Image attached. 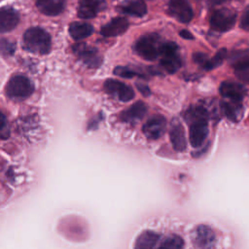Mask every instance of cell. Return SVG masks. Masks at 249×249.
<instances>
[{"mask_svg": "<svg viewBox=\"0 0 249 249\" xmlns=\"http://www.w3.org/2000/svg\"><path fill=\"white\" fill-rule=\"evenodd\" d=\"M179 34H180V36H181L182 38H184V39H188V40H193V39H194L193 34H192L190 31H188V30L183 29V30L180 31Z\"/></svg>", "mask_w": 249, "mask_h": 249, "instance_id": "1f68e13d", "label": "cell"}, {"mask_svg": "<svg viewBox=\"0 0 249 249\" xmlns=\"http://www.w3.org/2000/svg\"><path fill=\"white\" fill-rule=\"evenodd\" d=\"M160 240V235L152 231H145L137 237L135 249H156Z\"/></svg>", "mask_w": 249, "mask_h": 249, "instance_id": "d6986e66", "label": "cell"}, {"mask_svg": "<svg viewBox=\"0 0 249 249\" xmlns=\"http://www.w3.org/2000/svg\"><path fill=\"white\" fill-rule=\"evenodd\" d=\"M129 23L126 18H115L111 21H109L106 25H104L100 33L105 37H112V36H118L125 32V30L128 28Z\"/></svg>", "mask_w": 249, "mask_h": 249, "instance_id": "9a60e30c", "label": "cell"}, {"mask_svg": "<svg viewBox=\"0 0 249 249\" xmlns=\"http://www.w3.org/2000/svg\"><path fill=\"white\" fill-rule=\"evenodd\" d=\"M73 51L81 60L90 68H96L101 64V57L98 54L97 50L85 43L74 45Z\"/></svg>", "mask_w": 249, "mask_h": 249, "instance_id": "30bf717a", "label": "cell"}, {"mask_svg": "<svg viewBox=\"0 0 249 249\" xmlns=\"http://www.w3.org/2000/svg\"><path fill=\"white\" fill-rule=\"evenodd\" d=\"M193 59L196 63L199 64L201 67H204V65L206 64L207 60L209 59L208 56L205 54V53H194L193 55Z\"/></svg>", "mask_w": 249, "mask_h": 249, "instance_id": "4dcf8cb0", "label": "cell"}, {"mask_svg": "<svg viewBox=\"0 0 249 249\" xmlns=\"http://www.w3.org/2000/svg\"><path fill=\"white\" fill-rule=\"evenodd\" d=\"M166 129V120L161 115L151 117L143 125V133L149 139H159Z\"/></svg>", "mask_w": 249, "mask_h": 249, "instance_id": "8fae6325", "label": "cell"}, {"mask_svg": "<svg viewBox=\"0 0 249 249\" xmlns=\"http://www.w3.org/2000/svg\"><path fill=\"white\" fill-rule=\"evenodd\" d=\"M104 89L107 93L116 96L119 100L123 102H127L134 97L133 89L129 86L117 80H107L104 83Z\"/></svg>", "mask_w": 249, "mask_h": 249, "instance_id": "9c48e42d", "label": "cell"}, {"mask_svg": "<svg viewBox=\"0 0 249 249\" xmlns=\"http://www.w3.org/2000/svg\"><path fill=\"white\" fill-rule=\"evenodd\" d=\"M222 110L228 119L231 121H236L241 113V105L240 102L237 101H223Z\"/></svg>", "mask_w": 249, "mask_h": 249, "instance_id": "603a6c76", "label": "cell"}, {"mask_svg": "<svg viewBox=\"0 0 249 249\" xmlns=\"http://www.w3.org/2000/svg\"><path fill=\"white\" fill-rule=\"evenodd\" d=\"M227 1H230V0H208L207 3L209 6H217V5H220V4H223Z\"/></svg>", "mask_w": 249, "mask_h": 249, "instance_id": "836d02e7", "label": "cell"}, {"mask_svg": "<svg viewBox=\"0 0 249 249\" xmlns=\"http://www.w3.org/2000/svg\"><path fill=\"white\" fill-rule=\"evenodd\" d=\"M172 147L177 152H184L187 148V138L184 126L181 124H172L169 131Z\"/></svg>", "mask_w": 249, "mask_h": 249, "instance_id": "2e32d148", "label": "cell"}, {"mask_svg": "<svg viewBox=\"0 0 249 249\" xmlns=\"http://www.w3.org/2000/svg\"><path fill=\"white\" fill-rule=\"evenodd\" d=\"M11 130L6 116L0 112V138L7 139L10 136Z\"/></svg>", "mask_w": 249, "mask_h": 249, "instance_id": "4316f807", "label": "cell"}, {"mask_svg": "<svg viewBox=\"0 0 249 249\" xmlns=\"http://www.w3.org/2000/svg\"><path fill=\"white\" fill-rule=\"evenodd\" d=\"M105 8V0H81L78 7V16L81 18H92Z\"/></svg>", "mask_w": 249, "mask_h": 249, "instance_id": "7c38bea8", "label": "cell"}, {"mask_svg": "<svg viewBox=\"0 0 249 249\" xmlns=\"http://www.w3.org/2000/svg\"><path fill=\"white\" fill-rule=\"evenodd\" d=\"M168 13L178 21L188 23L194 17V12L187 0H169Z\"/></svg>", "mask_w": 249, "mask_h": 249, "instance_id": "ba28073f", "label": "cell"}, {"mask_svg": "<svg viewBox=\"0 0 249 249\" xmlns=\"http://www.w3.org/2000/svg\"><path fill=\"white\" fill-rule=\"evenodd\" d=\"M114 73L117 76L123 77V78H132L133 76H137L138 73L129 69L128 67H124V66H118L115 68Z\"/></svg>", "mask_w": 249, "mask_h": 249, "instance_id": "83f0119b", "label": "cell"}, {"mask_svg": "<svg viewBox=\"0 0 249 249\" xmlns=\"http://www.w3.org/2000/svg\"><path fill=\"white\" fill-rule=\"evenodd\" d=\"M240 27L246 31H249V6L245 9L241 16Z\"/></svg>", "mask_w": 249, "mask_h": 249, "instance_id": "f546056e", "label": "cell"}, {"mask_svg": "<svg viewBox=\"0 0 249 249\" xmlns=\"http://www.w3.org/2000/svg\"><path fill=\"white\" fill-rule=\"evenodd\" d=\"M190 123L189 129V141L194 148L200 147L206 140L209 129L207 119H196Z\"/></svg>", "mask_w": 249, "mask_h": 249, "instance_id": "8992f818", "label": "cell"}, {"mask_svg": "<svg viewBox=\"0 0 249 249\" xmlns=\"http://www.w3.org/2000/svg\"><path fill=\"white\" fill-rule=\"evenodd\" d=\"M137 88L142 92L143 95L147 96V95L150 94V89H149V88L147 86H144V85H141V84H137Z\"/></svg>", "mask_w": 249, "mask_h": 249, "instance_id": "d6a6232c", "label": "cell"}, {"mask_svg": "<svg viewBox=\"0 0 249 249\" xmlns=\"http://www.w3.org/2000/svg\"><path fill=\"white\" fill-rule=\"evenodd\" d=\"M226 55H227V50L224 49V48H223V49H220V50L215 53V55H214L213 57H211V58H209V59L207 60L206 64L204 65L203 68H204L205 70H212V69H214V68L220 66V65L223 63L224 59L226 58Z\"/></svg>", "mask_w": 249, "mask_h": 249, "instance_id": "d4e9b609", "label": "cell"}, {"mask_svg": "<svg viewBox=\"0 0 249 249\" xmlns=\"http://www.w3.org/2000/svg\"><path fill=\"white\" fill-rule=\"evenodd\" d=\"M93 32V27L87 22H72L69 26V33L74 40H82Z\"/></svg>", "mask_w": 249, "mask_h": 249, "instance_id": "44dd1931", "label": "cell"}, {"mask_svg": "<svg viewBox=\"0 0 249 249\" xmlns=\"http://www.w3.org/2000/svg\"><path fill=\"white\" fill-rule=\"evenodd\" d=\"M122 10L130 16L141 18L147 13V7L143 0H129L122 6Z\"/></svg>", "mask_w": 249, "mask_h": 249, "instance_id": "7402d4cb", "label": "cell"}, {"mask_svg": "<svg viewBox=\"0 0 249 249\" xmlns=\"http://www.w3.org/2000/svg\"><path fill=\"white\" fill-rule=\"evenodd\" d=\"M160 37L157 34H147L140 37L135 43L136 53L146 60H154L160 54Z\"/></svg>", "mask_w": 249, "mask_h": 249, "instance_id": "7a4b0ae2", "label": "cell"}, {"mask_svg": "<svg viewBox=\"0 0 249 249\" xmlns=\"http://www.w3.org/2000/svg\"><path fill=\"white\" fill-rule=\"evenodd\" d=\"M219 90L223 97L237 102H241L246 94V89L241 84L231 81L223 82L220 86Z\"/></svg>", "mask_w": 249, "mask_h": 249, "instance_id": "4fadbf2b", "label": "cell"}, {"mask_svg": "<svg viewBox=\"0 0 249 249\" xmlns=\"http://www.w3.org/2000/svg\"><path fill=\"white\" fill-rule=\"evenodd\" d=\"M15 44L7 39H1L0 40V53L2 55H13L15 53Z\"/></svg>", "mask_w": 249, "mask_h": 249, "instance_id": "484cf974", "label": "cell"}, {"mask_svg": "<svg viewBox=\"0 0 249 249\" xmlns=\"http://www.w3.org/2000/svg\"><path fill=\"white\" fill-rule=\"evenodd\" d=\"M193 241L197 249H214L216 236L208 226L199 225L194 231Z\"/></svg>", "mask_w": 249, "mask_h": 249, "instance_id": "52a82bcc", "label": "cell"}, {"mask_svg": "<svg viewBox=\"0 0 249 249\" xmlns=\"http://www.w3.org/2000/svg\"><path fill=\"white\" fill-rule=\"evenodd\" d=\"M147 113V106L142 101H137L121 114L124 122H135L141 120Z\"/></svg>", "mask_w": 249, "mask_h": 249, "instance_id": "ac0fdd59", "label": "cell"}, {"mask_svg": "<svg viewBox=\"0 0 249 249\" xmlns=\"http://www.w3.org/2000/svg\"><path fill=\"white\" fill-rule=\"evenodd\" d=\"M34 90L33 84L22 75H16L10 79L6 86V93L11 98L23 99L28 97Z\"/></svg>", "mask_w": 249, "mask_h": 249, "instance_id": "277c9868", "label": "cell"}, {"mask_svg": "<svg viewBox=\"0 0 249 249\" xmlns=\"http://www.w3.org/2000/svg\"><path fill=\"white\" fill-rule=\"evenodd\" d=\"M229 63L234 70L249 66V49L232 52L229 56Z\"/></svg>", "mask_w": 249, "mask_h": 249, "instance_id": "ffe728a7", "label": "cell"}, {"mask_svg": "<svg viewBox=\"0 0 249 249\" xmlns=\"http://www.w3.org/2000/svg\"><path fill=\"white\" fill-rule=\"evenodd\" d=\"M65 0H37L36 5L41 13L47 16L54 17L63 12Z\"/></svg>", "mask_w": 249, "mask_h": 249, "instance_id": "e0dca14e", "label": "cell"}, {"mask_svg": "<svg viewBox=\"0 0 249 249\" xmlns=\"http://www.w3.org/2000/svg\"><path fill=\"white\" fill-rule=\"evenodd\" d=\"M19 21L18 13L10 7L0 8V33L12 31Z\"/></svg>", "mask_w": 249, "mask_h": 249, "instance_id": "5bb4252c", "label": "cell"}, {"mask_svg": "<svg viewBox=\"0 0 249 249\" xmlns=\"http://www.w3.org/2000/svg\"><path fill=\"white\" fill-rule=\"evenodd\" d=\"M23 45L28 52L46 54L51 50V36L43 28L31 27L23 35Z\"/></svg>", "mask_w": 249, "mask_h": 249, "instance_id": "6da1fadb", "label": "cell"}, {"mask_svg": "<svg viewBox=\"0 0 249 249\" xmlns=\"http://www.w3.org/2000/svg\"><path fill=\"white\" fill-rule=\"evenodd\" d=\"M234 73L239 80H241L246 84H249V66L242 69L234 70Z\"/></svg>", "mask_w": 249, "mask_h": 249, "instance_id": "f1b7e54d", "label": "cell"}, {"mask_svg": "<svg viewBox=\"0 0 249 249\" xmlns=\"http://www.w3.org/2000/svg\"><path fill=\"white\" fill-rule=\"evenodd\" d=\"M161 55L160 65L167 73H175L181 67V59L178 53V46L174 42L162 43L160 50Z\"/></svg>", "mask_w": 249, "mask_h": 249, "instance_id": "3957f363", "label": "cell"}, {"mask_svg": "<svg viewBox=\"0 0 249 249\" xmlns=\"http://www.w3.org/2000/svg\"><path fill=\"white\" fill-rule=\"evenodd\" d=\"M184 244V240L181 236L171 234L165 237L156 249H183Z\"/></svg>", "mask_w": 249, "mask_h": 249, "instance_id": "cb8c5ba5", "label": "cell"}, {"mask_svg": "<svg viewBox=\"0 0 249 249\" xmlns=\"http://www.w3.org/2000/svg\"><path fill=\"white\" fill-rule=\"evenodd\" d=\"M236 20V13L229 8H222L214 11L210 17V26L219 32H226L231 29Z\"/></svg>", "mask_w": 249, "mask_h": 249, "instance_id": "5b68a950", "label": "cell"}]
</instances>
